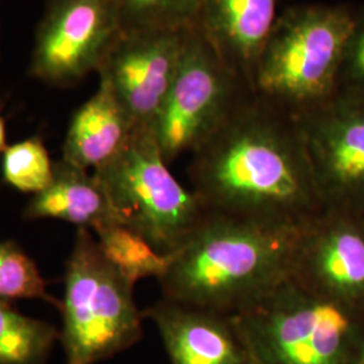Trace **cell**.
<instances>
[{
	"label": "cell",
	"mask_w": 364,
	"mask_h": 364,
	"mask_svg": "<svg viewBox=\"0 0 364 364\" xmlns=\"http://www.w3.org/2000/svg\"><path fill=\"white\" fill-rule=\"evenodd\" d=\"M189 177L210 215L304 225L324 207L297 119L255 92L192 154Z\"/></svg>",
	"instance_id": "obj_1"
},
{
	"label": "cell",
	"mask_w": 364,
	"mask_h": 364,
	"mask_svg": "<svg viewBox=\"0 0 364 364\" xmlns=\"http://www.w3.org/2000/svg\"><path fill=\"white\" fill-rule=\"evenodd\" d=\"M304 225L207 213L158 279L164 299L227 314L246 308L291 275Z\"/></svg>",
	"instance_id": "obj_2"
},
{
	"label": "cell",
	"mask_w": 364,
	"mask_h": 364,
	"mask_svg": "<svg viewBox=\"0 0 364 364\" xmlns=\"http://www.w3.org/2000/svg\"><path fill=\"white\" fill-rule=\"evenodd\" d=\"M231 318L252 364H355L364 338V308L291 275Z\"/></svg>",
	"instance_id": "obj_3"
},
{
	"label": "cell",
	"mask_w": 364,
	"mask_h": 364,
	"mask_svg": "<svg viewBox=\"0 0 364 364\" xmlns=\"http://www.w3.org/2000/svg\"><path fill=\"white\" fill-rule=\"evenodd\" d=\"M353 21L346 6L305 4L278 15L257 63L254 92L294 117L324 103L338 91Z\"/></svg>",
	"instance_id": "obj_4"
},
{
	"label": "cell",
	"mask_w": 364,
	"mask_h": 364,
	"mask_svg": "<svg viewBox=\"0 0 364 364\" xmlns=\"http://www.w3.org/2000/svg\"><path fill=\"white\" fill-rule=\"evenodd\" d=\"M63 332L66 364H96L126 351L144 335L134 287L105 260L88 228H77L65 263Z\"/></svg>",
	"instance_id": "obj_5"
},
{
	"label": "cell",
	"mask_w": 364,
	"mask_h": 364,
	"mask_svg": "<svg viewBox=\"0 0 364 364\" xmlns=\"http://www.w3.org/2000/svg\"><path fill=\"white\" fill-rule=\"evenodd\" d=\"M114 220L164 254L188 242L207 216L195 193L170 171L151 129H136L112 161L93 171Z\"/></svg>",
	"instance_id": "obj_6"
},
{
	"label": "cell",
	"mask_w": 364,
	"mask_h": 364,
	"mask_svg": "<svg viewBox=\"0 0 364 364\" xmlns=\"http://www.w3.org/2000/svg\"><path fill=\"white\" fill-rule=\"evenodd\" d=\"M254 92L227 65L197 27L151 127L168 164L193 154Z\"/></svg>",
	"instance_id": "obj_7"
},
{
	"label": "cell",
	"mask_w": 364,
	"mask_h": 364,
	"mask_svg": "<svg viewBox=\"0 0 364 364\" xmlns=\"http://www.w3.org/2000/svg\"><path fill=\"white\" fill-rule=\"evenodd\" d=\"M119 34L111 0H45L28 75L54 88L75 87L96 73Z\"/></svg>",
	"instance_id": "obj_8"
},
{
	"label": "cell",
	"mask_w": 364,
	"mask_h": 364,
	"mask_svg": "<svg viewBox=\"0 0 364 364\" xmlns=\"http://www.w3.org/2000/svg\"><path fill=\"white\" fill-rule=\"evenodd\" d=\"M296 119L323 205L364 212V95L338 90Z\"/></svg>",
	"instance_id": "obj_9"
},
{
	"label": "cell",
	"mask_w": 364,
	"mask_h": 364,
	"mask_svg": "<svg viewBox=\"0 0 364 364\" xmlns=\"http://www.w3.org/2000/svg\"><path fill=\"white\" fill-rule=\"evenodd\" d=\"M193 27L120 31L105 53L96 75L114 92L136 129L153 127Z\"/></svg>",
	"instance_id": "obj_10"
},
{
	"label": "cell",
	"mask_w": 364,
	"mask_h": 364,
	"mask_svg": "<svg viewBox=\"0 0 364 364\" xmlns=\"http://www.w3.org/2000/svg\"><path fill=\"white\" fill-rule=\"evenodd\" d=\"M291 277L326 299L364 308V212L323 209L299 235Z\"/></svg>",
	"instance_id": "obj_11"
},
{
	"label": "cell",
	"mask_w": 364,
	"mask_h": 364,
	"mask_svg": "<svg viewBox=\"0 0 364 364\" xmlns=\"http://www.w3.org/2000/svg\"><path fill=\"white\" fill-rule=\"evenodd\" d=\"M144 317L156 324L170 364H252L231 314L162 299Z\"/></svg>",
	"instance_id": "obj_12"
},
{
	"label": "cell",
	"mask_w": 364,
	"mask_h": 364,
	"mask_svg": "<svg viewBox=\"0 0 364 364\" xmlns=\"http://www.w3.org/2000/svg\"><path fill=\"white\" fill-rule=\"evenodd\" d=\"M277 16V0H203L195 26L221 60L252 87Z\"/></svg>",
	"instance_id": "obj_13"
},
{
	"label": "cell",
	"mask_w": 364,
	"mask_h": 364,
	"mask_svg": "<svg viewBox=\"0 0 364 364\" xmlns=\"http://www.w3.org/2000/svg\"><path fill=\"white\" fill-rule=\"evenodd\" d=\"M135 130L114 92L99 81L96 92L70 119L63 159L90 171L100 169L126 147Z\"/></svg>",
	"instance_id": "obj_14"
},
{
	"label": "cell",
	"mask_w": 364,
	"mask_h": 364,
	"mask_svg": "<svg viewBox=\"0 0 364 364\" xmlns=\"http://www.w3.org/2000/svg\"><path fill=\"white\" fill-rule=\"evenodd\" d=\"M23 218L68 221L92 232L115 221L105 191L93 171L63 158L54 164L50 185L28 201Z\"/></svg>",
	"instance_id": "obj_15"
},
{
	"label": "cell",
	"mask_w": 364,
	"mask_h": 364,
	"mask_svg": "<svg viewBox=\"0 0 364 364\" xmlns=\"http://www.w3.org/2000/svg\"><path fill=\"white\" fill-rule=\"evenodd\" d=\"M93 235L105 260L132 287L144 278H162L174 260V252L158 251L144 236L117 221L105 224Z\"/></svg>",
	"instance_id": "obj_16"
},
{
	"label": "cell",
	"mask_w": 364,
	"mask_h": 364,
	"mask_svg": "<svg viewBox=\"0 0 364 364\" xmlns=\"http://www.w3.org/2000/svg\"><path fill=\"white\" fill-rule=\"evenodd\" d=\"M58 338L55 326L0 302V364H45Z\"/></svg>",
	"instance_id": "obj_17"
},
{
	"label": "cell",
	"mask_w": 364,
	"mask_h": 364,
	"mask_svg": "<svg viewBox=\"0 0 364 364\" xmlns=\"http://www.w3.org/2000/svg\"><path fill=\"white\" fill-rule=\"evenodd\" d=\"M120 31L188 28L197 22L203 0H111Z\"/></svg>",
	"instance_id": "obj_18"
},
{
	"label": "cell",
	"mask_w": 364,
	"mask_h": 364,
	"mask_svg": "<svg viewBox=\"0 0 364 364\" xmlns=\"http://www.w3.org/2000/svg\"><path fill=\"white\" fill-rule=\"evenodd\" d=\"M54 164L43 139L30 136L7 146L1 154V177L19 192L38 195L50 185Z\"/></svg>",
	"instance_id": "obj_19"
},
{
	"label": "cell",
	"mask_w": 364,
	"mask_h": 364,
	"mask_svg": "<svg viewBox=\"0 0 364 364\" xmlns=\"http://www.w3.org/2000/svg\"><path fill=\"white\" fill-rule=\"evenodd\" d=\"M43 299L60 308L61 302L48 293L38 266L13 240L0 242V302Z\"/></svg>",
	"instance_id": "obj_20"
},
{
	"label": "cell",
	"mask_w": 364,
	"mask_h": 364,
	"mask_svg": "<svg viewBox=\"0 0 364 364\" xmlns=\"http://www.w3.org/2000/svg\"><path fill=\"white\" fill-rule=\"evenodd\" d=\"M338 90L364 95V7L355 13L338 70Z\"/></svg>",
	"instance_id": "obj_21"
},
{
	"label": "cell",
	"mask_w": 364,
	"mask_h": 364,
	"mask_svg": "<svg viewBox=\"0 0 364 364\" xmlns=\"http://www.w3.org/2000/svg\"><path fill=\"white\" fill-rule=\"evenodd\" d=\"M9 142H7V129H6V122L1 114V105H0V156L4 153L7 149Z\"/></svg>",
	"instance_id": "obj_22"
},
{
	"label": "cell",
	"mask_w": 364,
	"mask_h": 364,
	"mask_svg": "<svg viewBox=\"0 0 364 364\" xmlns=\"http://www.w3.org/2000/svg\"><path fill=\"white\" fill-rule=\"evenodd\" d=\"M355 364H364V338L363 341H362V346H360V350H359V353H358V358H356V362Z\"/></svg>",
	"instance_id": "obj_23"
}]
</instances>
